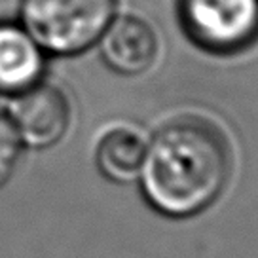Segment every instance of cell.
<instances>
[{
    "mask_svg": "<svg viewBox=\"0 0 258 258\" xmlns=\"http://www.w3.org/2000/svg\"><path fill=\"white\" fill-rule=\"evenodd\" d=\"M48 55L23 25L0 19V97L23 95L44 82Z\"/></svg>",
    "mask_w": 258,
    "mask_h": 258,
    "instance_id": "obj_5",
    "label": "cell"
},
{
    "mask_svg": "<svg viewBox=\"0 0 258 258\" xmlns=\"http://www.w3.org/2000/svg\"><path fill=\"white\" fill-rule=\"evenodd\" d=\"M97 44L106 67L121 76L146 73L160 51L156 31L137 16H116Z\"/></svg>",
    "mask_w": 258,
    "mask_h": 258,
    "instance_id": "obj_6",
    "label": "cell"
},
{
    "mask_svg": "<svg viewBox=\"0 0 258 258\" xmlns=\"http://www.w3.org/2000/svg\"><path fill=\"white\" fill-rule=\"evenodd\" d=\"M118 16V0H21L17 21L46 55L74 57L93 48Z\"/></svg>",
    "mask_w": 258,
    "mask_h": 258,
    "instance_id": "obj_2",
    "label": "cell"
},
{
    "mask_svg": "<svg viewBox=\"0 0 258 258\" xmlns=\"http://www.w3.org/2000/svg\"><path fill=\"white\" fill-rule=\"evenodd\" d=\"M8 112L23 146L32 150H46L59 145L73 121V105L69 95L59 86L46 80L12 99Z\"/></svg>",
    "mask_w": 258,
    "mask_h": 258,
    "instance_id": "obj_4",
    "label": "cell"
},
{
    "mask_svg": "<svg viewBox=\"0 0 258 258\" xmlns=\"http://www.w3.org/2000/svg\"><path fill=\"white\" fill-rule=\"evenodd\" d=\"M188 40L217 55H232L258 40V0H177Z\"/></svg>",
    "mask_w": 258,
    "mask_h": 258,
    "instance_id": "obj_3",
    "label": "cell"
},
{
    "mask_svg": "<svg viewBox=\"0 0 258 258\" xmlns=\"http://www.w3.org/2000/svg\"><path fill=\"white\" fill-rule=\"evenodd\" d=\"M23 148L25 146L10 112L0 108V188L14 177Z\"/></svg>",
    "mask_w": 258,
    "mask_h": 258,
    "instance_id": "obj_8",
    "label": "cell"
},
{
    "mask_svg": "<svg viewBox=\"0 0 258 258\" xmlns=\"http://www.w3.org/2000/svg\"><path fill=\"white\" fill-rule=\"evenodd\" d=\"M230 175L232 150L224 133L203 118L184 116L156 131L139 180L158 213L188 218L217 202Z\"/></svg>",
    "mask_w": 258,
    "mask_h": 258,
    "instance_id": "obj_1",
    "label": "cell"
},
{
    "mask_svg": "<svg viewBox=\"0 0 258 258\" xmlns=\"http://www.w3.org/2000/svg\"><path fill=\"white\" fill-rule=\"evenodd\" d=\"M146 143L139 133L127 127H114L105 133L95 150V163L101 175L116 184L139 180Z\"/></svg>",
    "mask_w": 258,
    "mask_h": 258,
    "instance_id": "obj_7",
    "label": "cell"
}]
</instances>
